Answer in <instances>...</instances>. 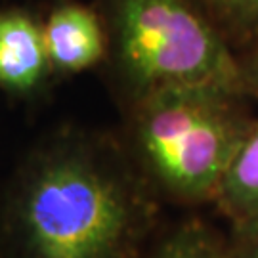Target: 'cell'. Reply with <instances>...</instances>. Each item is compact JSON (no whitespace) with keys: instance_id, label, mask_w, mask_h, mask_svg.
<instances>
[{"instance_id":"cell-9","label":"cell","mask_w":258,"mask_h":258,"mask_svg":"<svg viewBox=\"0 0 258 258\" xmlns=\"http://www.w3.org/2000/svg\"><path fill=\"white\" fill-rule=\"evenodd\" d=\"M239 61L247 92L258 96V40L239 52Z\"/></svg>"},{"instance_id":"cell-6","label":"cell","mask_w":258,"mask_h":258,"mask_svg":"<svg viewBox=\"0 0 258 258\" xmlns=\"http://www.w3.org/2000/svg\"><path fill=\"white\" fill-rule=\"evenodd\" d=\"M243 239L258 237V120H252L216 191Z\"/></svg>"},{"instance_id":"cell-1","label":"cell","mask_w":258,"mask_h":258,"mask_svg":"<svg viewBox=\"0 0 258 258\" xmlns=\"http://www.w3.org/2000/svg\"><path fill=\"white\" fill-rule=\"evenodd\" d=\"M149 209L109 146L63 130L19 166L4 207L10 258H132Z\"/></svg>"},{"instance_id":"cell-7","label":"cell","mask_w":258,"mask_h":258,"mask_svg":"<svg viewBox=\"0 0 258 258\" xmlns=\"http://www.w3.org/2000/svg\"><path fill=\"white\" fill-rule=\"evenodd\" d=\"M239 54L258 40V0H197Z\"/></svg>"},{"instance_id":"cell-2","label":"cell","mask_w":258,"mask_h":258,"mask_svg":"<svg viewBox=\"0 0 258 258\" xmlns=\"http://www.w3.org/2000/svg\"><path fill=\"white\" fill-rule=\"evenodd\" d=\"M126 105L180 86L245 90L239 54L197 0H94ZM249 94V92H247Z\"/></svg>"},{"instance_id":"cell-4","label":"cell","mask_w":258,"mask_h":258,"mask_svg":"<svg viewBox=\"0 0 258 258\" xmlns=\"http://www.w3.org/2000/svg\"><path fill=\"white\" fill-rule=\"evenodd\" d=\"M42 33L54 77L83 73L107 57V31L94 4L54 0L42 16Z\"/></svg>"},{"instance_id":"cell-8","label":"cell","mask_w":258,"mask_h":258,"mask_svg":"<svg viewBox=\"0 0 258 258\" xmlns=\"http://www.w3.org/2000/svg\"><path fill=\"white\" fill-rule=\"evenodd\" d=\"M151 258H231L199 231H182L168 239Z\"/></svg>"},{"instance_id":"cell-10","label":"cell","mask_w":258,"mask_h":258,"mask_svg":"<svg viewBox=\"0 0 258 258\" xmlns=\"http://www.w3.org/2000/svg\"><path fill=\"white\" fill-rule=\"evenodd\" d=\"M239 258H258V237L256 239H245V249Z\"/></svg>"},{"instance_id":"cell-3","label":"cell","mask_w":258,"mask_h":258,"mask_svg":"<svg viewBox=\"0 0 258 258\" xmlns=\"http://www.w3.org/2000/svg\"><path fill=\"white\" fill-rule=\"evenodd\" d=\"M247 96L224 86H180L128 105L130 142L149 178L180 199L216 197L252 124Z\"/></svg>"},{"instance_id":"cell-5","label":"cell","mask_w":258,"mask_h":258,"mask_svg":"<svg viewBox=\"0 0 258 258\" xmlns=\"http://www.w3.org/2000/svg\"><path fill=\"white\" fill-rule=\"evenodd\" d=\"M42 18L21 6L0 8V90L27 100L52 83Z\"/></svg>"}]
</instances>
